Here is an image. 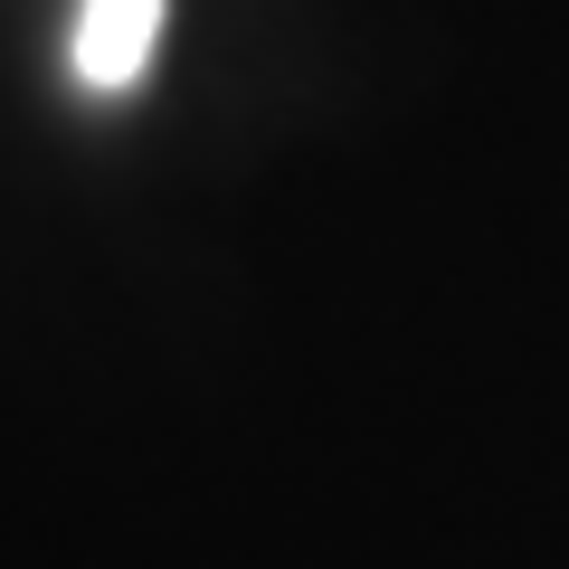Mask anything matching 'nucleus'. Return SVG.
Wrapping results in <instances>:
<instances>
[{
	"label": "nucleus",
	"mask_w": 569,
	"mask_h": 569,
	"mask_svg": "<svg viewBox=\"0 0 569 569\" xmlns=\"http://www.w3.org/2000/svg\"><path fill=\"white\" fill-rule=\"evenodd\" d=\"M162 10L171 0H86L77 10V77L86 86H133L152 67V39H162Z\"/></svg>",
	"instance_id": "f257e3e1"
}]
</instances>
